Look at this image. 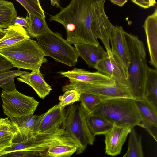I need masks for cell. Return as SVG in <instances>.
I'll return each mask as SVG.
<instances>
[{"label":"cell","mask_w":157,"mask_h":157,"mask_svg":"<svg viewBox=\"0 0 157 157\" xmlns=\"http://www.w3.org/2000/svg\"><path fill=\"white\" fill-rule=\"evenodd\" d=\"M95 0H72L65 7H60L57 14L51 15L50 21L62 24L65 29L67 40L70 44H89L98 45L91 28Z\"/></svg>","instance_id":"cell-1"},{"label":"cell","mask_w":157,"mask_h":157,"mask_svg":"<svg viewBox=\"0 0 157 157\" xmlns=\"http://www.w3.org/2000/svg\"><path fill=\"white\" fill-rule=\"evenodd\" d=\"M101 116L116 125L143 128L134 99L117 98L103 100L89 114Z\"/></svg>","instance_id":"cell-2"},{"label":"cell","mask_w":157,"mask_h":157,"mask_svg":"<svg viewBox=\"0 0 157 157\" xmlns=\"http://www.w3.org/2000/svg\"><path fill=\"white\" fill-rule=\"evenodd\" d=\"M0 55L13 67L34 71L47 62L45 55L36 41L27 39L0 50Z\"/></svg>","instance_id":"cell-3"},{"label":"cell","mask_w":157,"mask_h":157,"mask_svg":"<svg viewBox=\"0 0 157 157\" xmlns=\"http://www.w3.org/2000/svg\"><path fill=\"white\" fill-rule=\"evenodd\" d=\"M87 114L81 104H72L65 110V132L76 146L77 155L83 153L95 140L87 124Z\"/></svg>","instance_id":"cell-4"},{"label":"cell","mask_w":157,"mask_h":157,"mask_svg":"<svg viewBox=\"0 0 157 157\" xmlns=\"http://www.w3.org/2000/svg\"><path fill=\"white\" fill-rule=\"evenodd\" d=\"M129 64L127 69L128 88L134 100L144 98L145 84L149 67L144 45L133 43L128 46Z\"/></svg>","instance_id":"cell-5"},{"label":"cell","mask_w":157,"mask_h":157,"mask_svg":"<svg viewBox=\"0 0 157 157\" xmlns=\"http://www.w3.org/2000/svg\"><path fill=\"white\" fill-rule=\"evenodd\" d=\"M36 38L45 56L70 67L76 64L79 57L77 50L60 33L54 32L48 28Z\"/></svg>","instance_id":"cell-6"},{"label":"cell","mask_w":157,"mask_h":157,"mask_svg":"<svg viewBox=\"0 0 157 157\" xmlns=\"http://www.w3.org/2000/svg\"><path fill=\"white\" fill-rule=\"evenodd\" d=\"M4 114L10 119L33 114L39 103L33 97L20 93L3 90L1 94Z\"/></svg>","instance_id":"cell-7"},{"label":"cell","mask_w":157,"mask_h":157,"mask_svg":"<svg viewBox=\"0 0 157 157\" xmlns=\"http://www.w3.org/2000/svg\"><path fill=\"white\" fill-rule=\"evenodd\" d=\"M62 90L77 89L81 93L98 96L102 101L117 98H134L128 87L116 81L112 85H101L79 82H70L64 86Z\"/></svg>","instance_id":"cell-8"},{"label":"cell","mask_w":157,"mask_h":157,"mask_svg":"<svg viewBox=\"0 0 157 157\" xmlns=\"http://www.w3.org/2000/svg\"><path fill=\"white\" fill-rule=\"evenodd\" d=\"M105 0H95L91 18V28L94 37L103 43L108 54L111 52L110 33L114 26L109 21L104 10Z\"/></svg>","instance_id":"cell-9"},{"label":"cell","mask_w":157,"mask_h":157,"mask_svg":"<svg viewBox=\"0 0 157 157\" xmlns=\"http://www.w3.org/2000/svg\"><path fill=\"white\" fill-rule=\"evenodd\" d=\"M34 145L32 136L25 140L17 134L10 147L0 150V157H45L47 151L38 149Z\"/></svg>","instance_id":"cell-10"},{"label":"cell","mask_w":157,"mask_h":157,"mask_svg":"<svg viewBox=\"0 0 157 157\" xmlns=\"http://www.w3.org/2000/svg\"><path fill=\"white\" fill-rule=\"evenodd\" d=\"M64 108L58 104L43 113L34 136L43 133H52L64 130Z\"/></svg>","instance_id":"cell-11"},{"label":"cell","mask_w":157,"mask_h":157,"mask_svg":"<svg viewBox=\"0 0 157 157\" xmlns=\"http://www.w3.org/2000/svg\"><path fill=\"white\" fill-rule=\"evenodd\" d=\"M109 56L97 64L95 69L98 71L128 87V77L125 71L117 58L111 52Z\"/></svg>","instance_id":"cell-12"},{"label":"cell","mask_w":157,"mask_h":157,"mask_svg":"<svg viewBox=\"0 0 157 157\" xmlns=\"http://www.w3.org/2000/svg\"><path fill=\"white\" fill-rule=\"evenodd\" d=\"M61 75L68 78L70 82H79L97 85L114 84L116 81L111 77L99 71L91 72L84 69L74 68L67 71H60Z\"/></svg>","instance_id":"cell-13"},{"label":"cell","mask_w":157,"mask_h":157,"mask_svg":"<svg viewBox=\"0 0 157 157\" xmlns=\"http://www.w3.org/2000/svg\"><path fill=\"white\" fill-rule=\"evenodd\" d=\"M124 32L122 26H114L110 33L109 41L111 53L119 60L128 77L127 69L130 62Z\"/></svg>","instance_id":"cell-14"},{"label":"cell","mask_w":157,"mask_h":157,"mask_svg":"<svg viewBox=\"0 0 157 157\" xmlns=\"http://www.w3.org/2000/svg\"><path fill=\"white\" fill-rule=\"evenodd\" d=\"M132 128L113 124L111 130L105 135V153L112 156L119 155Z\"/></svg>","instance_id":"cell-15"},{"label":"cell","mask_w":157,"mask_h":157,"mask_svg":"<svg viewBox=\"0 0 157 157\" xmlns=\"http://www.w3.org/2000/svg\"><path fill=\"white\" fill-rule=\"evenodd\" d=\"M143 128L157 141V108L144 98L134 100Z\"/></svg>","instance_id":"cell-16"},{"label":"cell","mask_w":157,"mask_h":157,"mask_svg":"<svg viewBox=\"0 0 157 157\" xmlns=\"http://www.w3.org/2000/svg\"><path fill=\"white\" fill-rule=\"evenodd\" d=\"M146 33L149 63L157 69V9L146 19L143 25Z\"/></svg>","instance_id":"cell-17"},{"label":"cell","mask_w":157,"mask_h":157,"mask_svg":"<svg viewBox=\"0 0 157 157\" xmlns=\"http://www.w3.org/2000/svg\"><path fill=\"white\" fill-rule=\"evenodd\" d=\"M74 45L79 56L84 60L89 68H95L99 61L109 56L107 52L100 44L77 43Z\"/></svg>","instance_id":"cell-18"},{"label":"cell","mask_w":157,"mask_h":157,"mask_svg":"<svg viewBox=\"0 0 157 157\" xmlns=\"http://www.w3.org/2000/svg\"><path fill=\"white\" fill-rule=\"evenodd\" d=\"M17 80L30 86L42 99L48 95L52 90L51 86L44 80L40 68L21 75L17 78Z\"/></svg>","instance_id":"cell-19"},{"label":"cell","mask_w":157,"mask_h":157,"mask_svg":"<svg viewBox=\"0 0 157 157\" xmlns=\"http://www.w3.org/2000/svg\"><path fill=\"white\" fill-rule=\"evenodd\" d=\"M43 114L40 115L30 114L19 117H13L10 121L19 130L18 135L23 139H27L35 134Z\"/></svg>","instance_id":"cell-20"},{"label":"cell","mask_w":157,"mask_h":157,"mask_svg":"<svg viewBox=\"0 0 157 157\" xmlns=\"http://www.w3.org/2000/svg\"><path fill=\"white\" fill-rule=\"evenodd\" d=\"M3 30L6 33L0 40V50L30 38L25 29L20 25H11Z\"/></svg>","instance_id":"cell-21"},{"label":"cell","mask_w":157,"mask_h":157,"mask_svg":"<svg viewBox=\"0 0 157 157\" xmlns=\"http://www.w3.org/2000/svg\"><path fill=\"white\" fill-rule=\"evenodd\" d=\"M18 132V128L8 117L0 118V150L10 147Z\"/></svg>","instance_id":"cell-22"},{"label":"cell","mask_w":157,"mask_h":157,"mask_svg":"<svg viewBox=\"0 0 157 157\" xmlns=\"http://www.w3.org/2000/svg\"><path fill=\"white\" fill-rule=\"evenodd\" d=\"M86 120L90 132L94 136L98 135H105L113 126L111 122L98 115L87 114Z\"/></svg>","instance_id":"cell-23"},{"label":"cell","mask_w":157,"mask_h":157,"mask_svg":"<svg viewBox=\"0 0 157 157\" xmlns=\"http://www.w3.org/2000/svg\"><path fill=\"white\" fill-rule=\"evenodd\" d=\"M144 98L157 108V69L148 68L144 87Z\"/></svg>","instance_id":"cell-24"},{"label":"cell","mask_w":157,"mask_h":157,"mask_svg":"<svg viewBox=\"0 0 157 157\" xmlns=\"http://www.w3.org/2000/svg\"><path fill=\"white\" fill-rule=\"evenodd\" d=\"M17 16L14 6L10 2L0 0V29H6L11 25Z\"/></svg>","instance_id":"cell-25"},{"label":"cell","mask_w":157,"mask_h":157,"mask_svg":"<svg viewBox=\"0 0 157 157\" xmlns=\"http://www.w3.org/2000/svg\"><path fill=\"white\" fill-rule=\"evenodd\" d=\"M29 25L25 29L30 37L36 38L44 33L48 27L45 18L33 14H29Z\"/></svg>","instance_id":"cell-26"},{"label":"cell","mask_w":157,"mask_h":157,"mask_svg":"<svg viewBox=\"0 0 157 157\" xmlns=\"http://www.w3.org/2000/svg\"><path fill=\"white\" fill-rule=\"evenodd\" d=\"M128 157H144L142 145V136L138 134L133 128L130 133Z\"/></svg>","instance_id":"cell-27"},{"label":"cell","mask_w":157,"mask_h":157,"mask_svg":"<svg viewBox=\"0 0 157 157\" xmlns=\"http://www.w3.org/2000/svg\"><path fill=\"white\" fill-rule=\"evenodd\" d=\"M29 72L18 70H9L0 73V87L7 91L16 89L14 78Z\"/></svg>","instance_id":"cell-28"},{"label":"cell","mask_w":157,"mask_h":157,"mask_svg":"<svg viewBox=\"0 0 157 157\" xmlns=\"http://www.w3.org/2000/svg\"><path fill=\"white\" fill-rule=\"evenodd\" d=\"M75 145L61 144L52 146L47 151L45 157H70L77 151Z\"/></svg>","instance_id":"cell-29"},{"label":"cell","mask_w":157,"mask_h":157,"mask_svg":"<svg viewBox=\"0 0 157 157\" xmlns=\"http://www.w3.org/2000/svg\"><path fill=\"white\" fill-rule=\"evenodd\" d=\"M102 101V100L96 95L82 93L79 101H80L81 104L87 114H89Z\"/></svg>","instance_id":"cell-30"},{"label":"cell","mask_w":157,"mask_h":157,"mask_svg":"<svg viewBox=\"0 0 157 157\" xmlns=\"http://www.w3.org/2000/svg\"><path fill=\"white\" fill-rule=\"evenodd\" d=\"M26 9L29 14H33L45 18L44 11L38 0H16Z\"/></svg>","instance_id":"cell-31"},{"label":"cell","mask_w":157,"mask_h":157,"mask_svg":"<svg viewBox=\"0 0 157 157\" xmlns=\"http://www.w3.org/2000/svg\"><path fill=\"white\" fill-rule=\"evenodd\" d=\"M81 93L79 90L75 89L67 90L65 92L63 95L59 96V99L60 101L59 104L64 108L67 105L79 101Z\"/></svg>","instance_id":"cell-32"},{"label":"cell","mask_w":157,"mask_h":157,"mask_svg":"<svg viewBox=\"0 0 157 157\" xmlns=\"http://www.w3.org/2000/svg\"><path fill=\"white\" fill-rule=\"evenodd\" d=\"M29 17L28 16L25 18L17 16L12 21L11 25H18L27 28L29 26Z\"/></svg>","instance_id":"cell-33"},{"label":"cell","mask_w":157,"mask_h":157,"mask_svg":"<svg viewBox=\"0 0 157 157\" xmlns=\"http://www.w3.org/2000/svg\"><path fill=\"white\" fill-rule=\"evenodd\" d=\"M134 3L144 8H147L154 6L156 3L155 0H132Z\"/></svg>","instance_id":"cell-34"},{"label":"cell","mask_w":157,"mask_h":157,"mask_svg":"<svg viewBox=\"0 0 157 157\" xmlns=\"http://www.w3.org/2000/svg\"><path fill=\"white\" fill-rule=\"evenodd\" d=\"M13 67L9 62L0 55V73L7 71Z\"/></svg>","instance_id":"cell-35"},{"label":"cell","mask_w":157,"mask_h":157,"mask_svg":"<svg viewBox=\"0 0 157 157\" xmlns=\"http://www.w3.org/2000/svg\"><path fill=\"white\" fill-rule=\"evenodd\" d=\"M110 2L116 5H118L119 6H122L127 2V0H110Z\"/></svg>","instance_id":"cell-36"},{"label":"cell","mask_w":157,"mask_h":157,"mask_svg":"<svg viewBox=\"0 0 157 157\" xmlns=\"http://www.w3.org/2000/svg\"><path fill=\"white\" fill-rule=\"evenodd\" d=\"M51 5L53 6H56L57 8H60V0H51L50 1Z\"/></svg>","instance_id":"cell-37"},{"label":"cell","mask_w":157,"mask_h":157,"mask_svg":"<svg viewBox=\"0 0 157 157\" xmlns=\"http://www.w3.org/2000/svg\"><path fill=\"white\" fill-rule=\"evenodd\" d=\"M5 33L3 29H0V40L5 36Z\"/></svg>","instance_id":"cell-38"},{"label":"cell","mask_w":157,"mask_h":157,"mask_svg":"<svg viewBox=\"0 0 157 157\" xmlns=\"http://www.w3.org/2000/svg\"><path fill=\"white\" fill-rule=\"evenodd\" d=\"M122 157H128L127 153H126Z\"/></svg>","instance_id":"cell-39"}]
</instances>
